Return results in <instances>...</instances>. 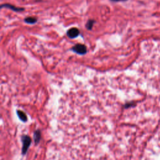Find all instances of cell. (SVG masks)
Wrapping results in <instances>:
<instances>
[{"instance_id": "cell-1", "label": "cell", "mask_w": 160, "mask_h": 160, "mask_svg": "<svg viewBox=\"0 0 160 160\" xmlns=\"http://www.w3.org/2000/svg\"><path fill=\"white\" fill-rule=\"evenodd\" d=\"M72 50L75 52L76 53L80 55H85L87 52V48L85 45H82V44H76L72 48Z\"/></svg>"}, {"instance_id": "cell-2", "label": "cell", "mask_w": 160, "mask_h": 160, "mask_svg": "<svg viewBox=\"0 0 160 160\" xmlns=\"http://www.w3.org/2000/svg\"><path fill=\"white\" fill-rule=\"evenodd\" d=\"M66 34L68 38L71 39H74L77 38L80 35V31L76 28H72L68 30Z\"/></svg>"}, {"instance_id": "cell-3", "label": "cell", "mask_w": 160, "mask_h": 160, "mask_svg": "<svg viewBox=\"0 0 160 160\" xmlns=\"http://www.w3.org/2000/svg\"><path fill=\"white\" fill-rule=\"evenodd\" d=\"M3 8H7L10 9V10L14 11V12H23L25 10V9L23 8L17 7L13 5H10V4H8V3L2 5L1 8L2 9Z\"/></svg>"}, {"instance_id": "cell-4", "label": "cell", "mask_w": 160, "mask_h": 160, "mask_svg": "<svg viewBox=\"0 0 160 160\" xmlns=\"http://www.w3.org/2000/svg\"><path fill=\"white\" fill-rule=\"evenodd\" d=\"M31 143V139L28 136H25L23 139V153H26L27 149H28V147Z\"/></svg>"}, {"instance_id": "cell-5", "label": "cell", "mask_w": 160, "mask_h": 160, "mask_svg": "<svg viewBox=\"0 0 160 160\" xmlns=\"http://www.w3.org/2000/svg\"><path fill=\"white\" fill-rule=\"evenodd\" d=\"M24 20L25 23L29 25H33L37 22V19L35 17H27Z\"/></svg>"}, {"instance_id": "cell-6", "label": "cell", "mask_w": 160, "mask_h": 160, "mask_svg": "<svg viewBox=\"0 0 160 160\" xmlns=\"http://www.w3.org/2000/svg\"><path fill=\"white\" fill-rule=\"evenodd\" d=\"M95 23V21L93 20H89L86 24V28L88 30H91L92 28H93V25L94 23Z\"/></svg>"}, {"instance_id": "cell-7", "label": "cell", "mask_w": 160, "mask_h": 160, "mask_svg": "<svg viewBox=\"0 0 160 160\" xmlns=\"http://www.w3.org/2000/svg\"><path fill=\"white\" fill-rule=\"evenodd\" d=\"M18 115L19 116L20 118L23 121H26L27 118V116L25 115V114H24L22 111H18Z\"/></svg>"}, {"instance_id": "cell-8", "label": "cell", "mask_w": 160, "mask_h": 160, "mask_svg": "<svg viewBox=\"0 0 160 160\" xmlns=\"http://www.w3.org/2000/svg\"><path fill=\"white\" fill-rule=\"evenodd\" d=\"M40 138V132L37 131L36 133H35V140L36 141V143H38L39 141Z\"/></svg>"}, {"instance_id": "cell-9", "label": "cell", "mask_w": 160, "mask_h": 160, "mask_svg": "<svg viewBox=\"0 0 160 160\" xmlns=\"http://www.w3.org/2000/svg\"><path fill=\"white\" fill-rule=\"evenodd\" d=\"M110 1L113 2H126L127 0H110Z\"/></svg>"}]
</instances>
